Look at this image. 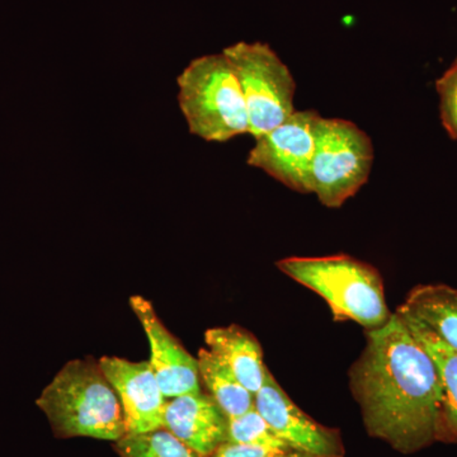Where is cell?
Returning a JSON list of instances; mask_svg holds the SVG:
<instances>
[{
    "label": "cell",
    "mask_w": 457,
    "mask_h": 457,
    "mask_svg": "<svg viewBox=\"0 0 457 457\" xmlns=\"http://www.w3.org/2000/svg\"><path fill=\"white\" fill-rule=\"evenodd\" d=\"M350 386L371 437L407 455L436 442L440 371L398 312L366 332L365 348L350 370Z\"/></svg>",
    "instance_id": "1"
},
{
    "label": "cell",
    "mask_w": 457,
    "mask_h": 457,
    "mask_svg": "<svg viewBox=\"0 0 457 457\" xmlns=\"http://www.w3.org/2000/svg\"><path fill=\"white\" fill-rule=\"evenodd\" d=\"M57 438L119 441L126 435L121 403L93 357L69 361L36 400Z\"/></svg>",
    "instance_id": "2"
},
{
    "label": "cell",
    "mask_w": 457,
    "mask_h": 457,
    "mask_svg": "<svg viewBox=\"0 0 457 457\" xmlns=\"http://www.w3.org/2000/svg\"><path fill=\"white\" fill-rule=\"evenodd\" d=\"M276 266L323 297L336 320H353L371 330L383 327L392 317L380 272L366 262L337 254L285 258Z\"/></svg>",
    "instance_id": "3"
},
{
    "label": "cell",
    "mask_w": 457,
    "mask_h": 457,
    "mask_svg": "<svg viewBox=\"0 0 457 457\" xmlns=\"http://www.w3.org/2000/svg\"><path fill=\"white\" fill-rule=\"evenodd\" d=\"M177 101L189 132L207 143L248 134L245 96L224 53L196 57L177 78Z\"/></svg>",
    "instance_id": "4"
},
{
    "label": "cell",
    "mask_w": 457,
    "mask_h": 457,
    "mask_svg": "<svg viewBox=\"0 0 457 457\" xmlns=\"http://www.w3.org/2000/svg\"><path fill=\"white\" fill-rule=\"evenodd\" d=\"M375 161L371 137L356 123L320 116L315 131L311 194L338 209L368 183Z\"/></svg>",
    "instance_id": "5"
},
{
    "label": "cell",
    "mask_w": 457,
    "mask_h": 457,
    "mask_svg": "<svg viewBox=\"0 0 457 457\" xmlns=\"http://www.w3.org/2000/svg\"><path fill=\"white\" fill-rule=\"evenodd\" d=\"M222 53L242 87L248 134L254 139L278 128L296 111L295 78L269 44L240 41L225 47Z\"/></svg>",
    "instance_id": "6"
},
{
    "label": "cell",
    "mask_w": 457,
    "mask_h": 457,
    "mask_svg": "<svg viewBox=\"0 0 457 457\" xmlns=\"http://www.w3.org/2000/svg\"><path fill=\"white\" fill-rule=\"evenodd\" d=\"M320 114L295 111L284 123L257 137L246 163L299 194H311L315 131Z\"/></svg>",
    "instance_id": "7"
},
{
    "label": "cell",
    "mask_w": 457,
    "mask_h": 457,
    "mask_svg": "<svg viewBox=\"0 0 457 457\" xmlns=\"http://www.w3.org/2000/svg\"><path fill=\"white\" fill-rule=\"evenodd\" d=\"M254 407L279 437L295 449L319 457H345L341 432L320 425L297 407L269 370L260 392L254 395Z\"/></svg>",
    "instance_id": "8"
},
{
    "label": "cell",
    "mask_w": 457,
    "mask_h": 457,
    "mask_svg": "<svg viewBox=\"0 0 457 457\" xmlns=\"http://www.w3.org/2000/svg\"><path fill=\"white\" fill-rule=\"evenodd\" d=\"M98 363L121 403L126 435L164 428L168 399L149 361L131 362L120 357L104 356Z\"/></svg>",
    "instance_id": "9"
},
{
    "label": "cell",
    "mask_w": 457,
    "mask_h": 457,
    "mask_svg": "<svg viewBox=\"0 0 457 457\" xmlns=\"http://www.w3.org/2000/svg\"><path fill=\"white\" fill-rule=\"evenodd\" d=\"M130 306L145 330L150 345L149 363L165 398L200 393L197 357L191 356L165 328L149 300L135 295L130 297Z\"/></svg>",
    "instance_id": "10"
},
{
    "label": "cell",
    "mask_w": 457,
    "mask_h": 457,
    "mask_svg": "<svg viewBox=\"0 0 457 457\" xmlns=\"http://www.w3.org/2000/svg\"><path fill=\"white\" fill-rule=\"evenodd\" d=\"M164 428L203 457H213L228 442V418L203 392L167 400Z\"/></svg>",
    "instance_id": "11"
},
{
    "label": "cell",
    "mask_w": 457,
    "mask_h": 457,
    "mask_svg": "<svg viewBox=\"0 0 457 457\" xmlns=\"http://www.w3.org/2000/svg\"><path fill=\"white\" fill-rule=\"evenodd\" d=\"M204 343L245 389L253 395L260 392L269 369L264 365L260 342L251 332L237 324L212 328L204 333Z\"/></svg>",
    "instance_id": "12"
},
{
    "label": "cell",
    "mask_w": 457,
    "mask_h": 457,
    "mask_svg": "<svg viewBox=\"0 0 457 457\" xmlns=\"http://www.w3.org/2000/svg\"><path fill=\"white\" fill-rule=\"evenodd\" d=\"M396 312L425 327L457 351L456 288L444 284L418 285Z\"/></svg>",
    "instance_id": "13"
},
{
    "label": "cell",
    "mask_w": 457,
    "mask_h": 457,
    "mask_svg": "<svg viewBox=\"0 0 457 457\" xmlns=\"http://www.w3.org/2000/svg\"><path fill=\"white\" fill-rule=\"evenodd\" d=\"M402 318L404 319L414 336L425 345L440 371L442 400L437 428H436V442L457 444V351L445 345L437 337L416 321Z\"/></svg>",
    "instance_id": "14"
},
{
    "label": "cell",
    "mask_w": 457,
    "mask_h": 457,
    "mask_svg": "<svg viewBox=\"0 0 457 457\" xmlns=\"http://www.w3.org/2000/svg\"><path fill=\"white\" fill-rule=\"evenodd\" d=\"M200 383L209 395L227 414L228 420L242 416L254 408V395L245 389L222 361L207 348H201L197 354Z\"/></svg>",
    "instance_id": "15"
},
{
    "label": "cell",
    "mask_w": 457,
    "mask_h": 457,
    "mask_svg": "<svg viewBox=\"0 0 457 457\" xmlns=\"http://www.w3.org/2000/svg\"><path fill=\"white\" fill-rule=\"evenodd\" d=\"M114 450L120 457H203L165 428L125 435L114 442Z\"/></svg>",
    "instance_id": "16"
},
{
    "label": "cell",
    "mask_w": 457,
    "mask_h": 457,
    "mask_svg": "<svg viewBox=\"0 0 457 457\" xmlns=\"http://www.w3.org/2000/svg\"><path fill=\"white\" fill-rule=\"evenodd\" d=\"M228 442L252 446H291L279 437L255 407L242 416L228 420Z\"/></svg>",
    "instance_id": "17"
},
{
    "label": "cell",
    "mask_w": 457,
    "mask_h": 457,
    "mask_svg": "<svg viewBox=\"0 0 457 457\" xmlns=\"http://www.w3.org/2000/svg\"><path fill=\"white\" fill-rule=\"evenodd\" d=\"M436 89L440 97L442 125L451 139L457 141V57L444 75L436 80Z\"/></svg>",
    "instance_id": "18"
},
{
    "label": "cell",
    "mask_w": 457,
    "mask_h": 457,
    "mask_svg": "<svg viewBox=\"0 0 457 457\" xmlns=\"http://www.w3.org/2000/svg\"><path fill=\"white\" fill-rule=\"evenodd\" d=\"M213 457H319L293 446L267 447L252 445H222Z\"/></svg>",
    "instance_id": "19"
}]
</instances>
